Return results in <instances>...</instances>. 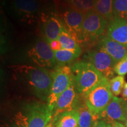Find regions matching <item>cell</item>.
I'll return each mask as SVG.
<instances>
[{
  "label": "cell",
  "instance_id": "cell-9",
  "mask_svg": "<svg viewBox=\"0 0 127 127\" xmlns=\"http://www.w3.org/2000/svg\"><path fill=\"white\" fill-rule=\"evenodd\" d=\"M82 99V95L78 93L73 84L58 98L54 110L52 121L55 120L63 112L77 109Z\"/></svg>",
  "mask_w": 127,
  "mask_h": 127
},
{
  "label": "cell",
  "instance_id": "cell-30",
  "mask_svg": "<svg viewBox=\"0 0 127 127\" xmlns=\"http://www.w3.org/2000/svg\"><path fill=\"white\" fill-rule=\"evenodd\" d=\"M124 109H125V125L127 127V99H125L124 104Z\"/></svg>",
  "mask_w": 127,
  "mask_h": 127
},
{
  "label": "cell",
  "instance_id": "cell-2",
  "mask_svg": "<svg viewBox=\"0 0 127 127\" xmlns=\"http://www.w3.org/2000/svg\"><path fill=\"white\" fill-rule=\"evenodd\" d=\"M70 66L73 84L81 95L87 93L104 78L93 65L85 61L77 62Z\"/></svg>",
  "mask_w": 127,
  "mask_h": 127
},
{
  "label": "cell",
  "instance_id": "cell-5",
  "mask_svg": "<svg viewBox=\"0 0 127 127\" xmlns=\"http://www.w3.org/2000/svg\"><path fill=\"white\" fill-rule=\"evenodd\" d=\"M108 21L94 9L85 13L82 30L79 40L94 41L105 31Z\"/></svg>",
  "mask_w": 127,
  "mask_h": 127
},
{
  "label": "cell",
  "instance_id": "cell-18",
  "mask_svg": "<svg viewBox=\"0 0 127 127\" xmlns=\"http://www.w3.org/2000/svg\"><path fill=\"white\" fill-rule=\"evenodd\" d=\"M112 2L113 0H94L93 9L109 22L114 18Z\"/></svg>",
  "mask_w": 127,
  "mask_h": 127
},
{
  "label": "cell",
  "instance_id": "cell-33",
  "mask_svg": "<svg viewBox=\"0 0 127 127\" xmlns=\"http://www.w3.org/2000/svg\"><path fill=\"white\" fill-rule=\"evenodd\" d=\"M12 127H17H17H15V126H12Z\"/></svg>",
  "mask_w": 127,
  "mask_h": 127
},
{
  "label": "cell",
  "instance_id": "cell-14",
  "mask_svg": "<svg viewBox=\"0 0 127 127\" xmlns=\"http://www.w3.org/2000/svg\"><path fill=\"white\" fill-rule=\"evenodd\" d=\"M14 9L23 20L31 21L35 18L40 10L38 0H14Z\"/></svg>",
  "mask_w": 127,
  "mask_h": 127
},
{
  "label": "cell",
  "instance_id": "cell-17",
  "mask_svg": "<svg viewBox=\"0 0 127 127\" xmlns=\"http://www.w3.org/2000/svg\"><path fill=\"white\" fill-rule=\"evenodd\" d=\"M53 127H78V112L77 109L64 112L52 121Z\"/></svg>",
  "mask_w": 127,
  "mask_h": 127
},
{
  "label": "cell",
  "instance_id": "cell-23",
  "mask_svg": "<svg viewBox=\"0 0 127 127\" xmlns=\"http://www.w3.org/2000/svg\"><path fill=\"white\" fill-rule=\"evenodd\" d=\"M125 84V79L124 76L118 75L109 80L111 92L114 96H117L120 95Z\"/></svg>",
  "mask_w": 127,
  "mask_h": 127
},
{
  "label": "cell",
  "instance_id": "cell-3",
  "mask_svg": "<svg viewBox=\"0 0 127 127\" xmlns=\"http://www.w3.org/2000/svg\"><path fill=\"white\" fill-rule=\"evenodd\" d=\"M82 95L90 111L96 115L106 108L114 96L111 92L109 80L105 77Z\"/></svg>",
  "mask_w": 127,
  "mask_h": 127
},
{
  "label": "cell",
  "instance_id": "cell-10",
  "mask_svg": "<svg viewBox=\"0 0 127 127\" xmlns=\"http://www.w3.org/2000/svg\"><path fill=\"white\" fill-rule=\"evenodd\" d=\"M61 17L66 31L74 38L79 40L85 13L69 7L62 13Z\"/></svg>",
  "mask_w": 127,
  "mask_h": 127
},
{
  "label": "cell",
  "instance_id": "cell-21",
  "mask_svg": "<svg viewBox=\"0 0 127 127\" xmlns=\"http://www.w3.org/2000/svg\"><path fill=\"white\" fill-rule=\"evenodd\" d=\"M68 7L86 13L94 9V0H65Z\"/></svg>",
  "mask_w": 127,
  "mask_h": 127
},
{
  "label": "cell",
  "instance_id": "cell-19",
  "mask_svg": "<svg viewBox=\"0 0 127 127\" xmlns=\"http://www.w3.org/2000/svg\"><path fill=\"white\" fill-rule=\"evenodd\" d=\"M81 54V51L68 50L61 49L55 52V57L56 59L57 65H66L68 64H70L77 59Z\"/></svg>",
  "mask_w": 127,
  "mask_h": 127
},
{
  "label": "cell",
  "instance_id": "cell-16",
  "mask_svg": "<svg viewBox=\"0 0 127 127\" xmlns=\"http://www.w3.org/2000/svg\"><path fill=\"white\" fill-rule=\"evenodd\" d=\"M77 109L78 112V127H94L96 122L99 120V116L92 113L84 102V98Z\"/></svg>",
  "mask_w": 127,
  "mask_h": 127
},
{
  "label": "cell",
  "instance_id": "cell-7",
  "mask_svg": "<svg viewBox=\"0 0 127 127\" xmlns=\"http://www.w3.org/2000/svg\"><path fill=\"white\" fill-rule=\"evenodd\" d=\"M84 61L91 63L105 78L109 80L114 76L116 63L107 52L99 47L98 50L88 52L84 56Z\"/></svg>",
  "mask_w": 127,
  "mask_h": 127
},
{
  "label": "cell",
  "instance_id": "cell-26",
  "mask_svg": "<svg viewBox=\"0 0 127 127\" xmlns=\"http://www.w3.org/2000/svg\"><path fill=\"white\" fill-rule=\"evenodd\" d=\"M48 42L49 45H50V47L51 48V49L54 51H59L61 49H63L62 48V45L61 43L58 39H55V40H51V41H47Z\"/></svg>",
  "mask_w": 127,
  "mask_h": 127
},
{
  "label": "cell",
  "instance_id": "cell-28",
  "mask_svg": "<svg viewBox=\"0 0 127 127\" xmlns=\"http://www.w3.org/2000/svg\"><path fill=\"white\" fill-rule=\"evenodd\" d=\"M94 127H107V124L102 120H98Z\"/></svg>",
  "mask_w": 127,
  "mask_h": 127
},
{
  "label": "cell",
  "instance_id": "cell-4",
  "mask_svg": "<svg viewBox=\"0 0 127 127\" xmlns=\"http://www.w3.org/2000/svg\"><path fill=\"white\" fill-rule=\"evenodd\" d=\"M52 83L50 95L47 100L49 108L52 112L57 101L61 95L73 84L71 68L68 65H57L51 71Z\"/></svg>",
  "mask_w": 127,
  "mask_h": 127
},
{
  "label": "cell",
  "instance_id": "cell-31",
  "mask_svg": "<svg viewBox=\"0 0 127 127\" xmlns=\"http://www.w3.org/2000/svg\"><path fill=\"white\" fill-rule=\"evenodd\" d=\"M45 127H53V125H52V123H49Z\"/></svg>",
  "mask_w": 127,
  "mask_h": 127
},
{
  "label": "cell",
  "instance_id": "cell-32",
  "mask_svg": "<svg viewBox=\"0 0 127 127\" xmlns=\"http://www.w3.org/2000/svg\"><path fill=\"white\" fill-rule=\"evenodd\" d=\"M41 1H48V0H41Z\"/></svg>",
  "mask_w": 127,
  "mask_h": 127
},
{
  "label": "cell",
  "instance_id": "cell-27",
  "mask_svg": "<svg viewBox=\"0 0 127 127\" xmlns=\"http://www.w3.org/2000/svg\"><path fill=\"white\" fill-rule=\"evenodd\" d=\"M107 127H127L120 122H114L111 124H107Z\"/></svg>",
  "mask_w": 127,
  "mask_h": 127
},
{
  "label": "cell",
  "instance_id": "cell-22",
  "mask_svg": "<svg viewBox=\"0 0 127 127\" xmlns=\"http://www.w3.org/2000/svg\"><path fill=\"white\" fill-rule=\"evenodd\" d=\"M112 12L114 18L127 20V0H113Z\"/></svg>",
  "mask_w": 127,
  "mask_h": 127
},
{
  "label": "cell",
  "instance_id": "cell-12",
  "mask_svg": "<svg viewBox=\"0 0 127 127\" xmlns=\"http://www.w3.org/2000/svg\"><path fill=\"white\" fill-rule=\"evenodd\" d=\"M41 23V31L47 41L58 39L62 32L66 30L63 21L55 14H42Z\"/></svg>",
  "mask_w": 127,
  "mask_h": 127
},
{
  "label": "cell",
  "instance_id": "cell-1",
  "mask_svg": "<svg viewBox=\"0 0 127 127\" xmlns=\"http://www.w3.org/2000/svg\"><path fill=\"white\" fill-rule=\"evenodd\" d=\"M14 70L27 79L38 97L47 102L52 83L51 71L47 68L27 65L14 66Z\"/></svg>",
  "mask_w": 127,
  "mask_h": 127
},
{
  "label": "cell",
  "instance_id": "cell-6",
  "mask_svg": "<svg viewBox=\"0 0 127 127\" xmlns=\"http://www.w3.org/2000/svg\"><path fill=\"white\" fill-rule=\"evenodd\" d=\"M28 55L38 66L44 68L55 67L57 64L55 52L47 39H39L28 51Z\"/></svg>",
  "mask_w": 127,
  "mask_h": 127
},
{
  "label": "cell",
  "instance_id": "cell-29",
  "mask_svg": "<svg viewBox=\"0 0 127 127\" xmlns=\"http://www.w3.org/2000/svg\"><path fill=\"white\" fill-rule=\"evenodd\" d=\"M122 96L124 99H127V82L125 84L124 86L123 92H122Z\"/></svg>",
  "mask_w": 127,
  "mask_h": 127
},
{
  "label": "cell",
  "instance_id": "cell-20",
  "mask_svg": "<svg viewBox=\"0 0 127 127\" xmlns=\"http://www.w3.org/2000/svg\"><path fill=\"white\" fill-rule=\"evenodd\" d=\"M58 40L61 43L63 49L81 51L78 43V40L71 35L66 30H64L62 32L58 37Z\"/></svg>",
  "mask_w": 127,
  "mask_h": 127
},
{
  "label": "cell",
  "instance_id": "cell-8",
  "mask_svg": "<svg viewBox=\"0 0 127 127\" xmlns=\"http://www.w3.org/2000/svg\"><path fill=\"white\" fill-rule=\"evenodd\" d=\"M29 127H45L52 118L53 112L47 103L35 102L28 104L25 108Z\"/></svg>",
  "mask_w": 127,
  "mask_h": 127
},
{
  "label": "cell",
  "instance_id": "cell-13",
  "mask_svg": "<svg viewBox=\"0 0 127 127\" xmlns=\"http://www.w3.org/2000/svg\"><path fill=\"white\" fill-rule=\"evenodd\" d=\"M107 34L116 42L127 48V20L114 18L108 23Z\"/></svg>",
  "mask_w": 127,
  "mask_h": 127
},
{
  "label": "cell",
  "instance_id": "cell-24",
  "mask_svg": "<svg viewBox=\"0 0 127 127\" xmlns=\"http://www.w3.org/2000/svg\"><path fill=\"white\" fill-rule=\"evenodd\" d=\"M114 72L120 76H124L127 74V54L115 65Z\"/></svg>",
  "mask_w": 127,
  "mask_h": 127
},
{
  "label": "cell",
  "instance_id": "cell-15",
  "mask_svg": "<svg viewBox=\"0 0 127 127\" xmlns=\"http://www.w3.org/2000/svg\"><path fill=\"white\" fill-rule=\"evenodd\" d=\"M99 47L107 52L117 64L127 54V48L108 36L101 39Z\"/></svg>",
  "mask_w": 127,
  "mask_h": 127
},
{
  "label": "cell",
  "instance_id": "cell-11",
  "mask_svg": "<svg viewBox=\"0 0 127 127\" xmlns=\"http://www.w3.org/2000/svg\"><path fill=\"white\" fill-rule=\"evenodd\" d=\"M125 101L124 98L114 96L106 108L99 114V120L108 124L114 122L125 123Z\"/></svg>",
  "mask_w": 127,
  "mask_h": 127
},
{
  "label": "cell",
  "instance_id": "cell-25",
  "mask_svg": "<svg viewBox=\"0 0 127 127\" xmlns=\"http://www.w3.org/2000/svg\"><path fill=\"white\" fill-rule=\"evenodd\" d=\"M15 121L18 127H29L27 117L22 112H19L16 114Z\"/></svg>",
  "mask_w": 127,
  "mask_h": 127
}]
</instances>
